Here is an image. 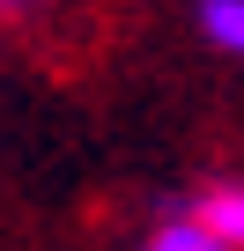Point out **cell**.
I'll return each mask as SVG.
<instances>
[{
    "label": "cell",
    "mask_w": 244,
    "mask_h": 251,
    "mask_svg": "<svg viewBox=\"0 0 244 251\" xmlns=\"http://www.w3.org/2000/svg\"><path fill=\"white\" fill-rule=\"evenodd\" d=\"M52 0H0V23H30V15H45Z\"/></svg>",
    "instance_id": "obj_4"
},
{
    "label": "cell",
    "mask_w": 244,
    "mask_h": 251,
    "mask_svg": "<svg viewBox=\"0 0 244 251\" xmlns=\"http://www.w3.org/2000/svg\"><path fill=\"white\" fill-rule=\"evenodd\" d=\"M192 222H200V229H207L215 244L244 251V177H222V185L192 192Z\"/></svg>",
    "instance_id": "obj_1"
},
{
    "label": "cell",
    "mask_w": 244,
    "mask_h": 251,
    "mask_svg": "<svg viewBox=\"0 0 244 251\" xmlns=\"http://www.w3.org/2000/svg\"><path fill=\"white\" fill-rule=\"evenodd\" d=\"M141 251H229V244H215L192 214H178V222H156V229L141 236Z\"/></svg>",
    "instance_id": "obj_3"
},
{
    "label": "cell",
    "mask_w": 244,
    "mask_h": 251,
    "mask_svg": "<svg viewBox=\"0 0 244 251\" xmlns=\"http://www.w3.org/2000/svg\"><path fill=\"white\" fill-rule=\"evenodd\" d=\"M200 37L229 59H244V0H200Z\"/></svg>",
    "instance_id": "obj_2"
}]
</instances>
